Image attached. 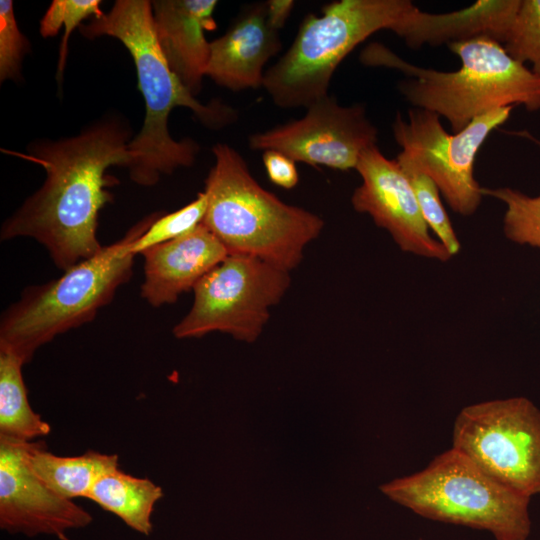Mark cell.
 Wrapping results in <instances>:
<instances>
[{"label":"cell","mask_w":540,"mask_h":540,"mask_svg":"<svg viewBox=\"0 0 540 540\" xmlns=\"http://www.w3.org/2000/svg\"><path fill=\"white\" fill-rule=\"evenodd\" d=\"M130 135L116 118H106L76 136L37 141L28 154L9 152L42 166L46 178L4 221L1 239L36 240L63 272L100 251L98 216L113 198L107 187L117 182L106 171L130 166Z\"/></svg>","instance_id":"cell-1"},{"label":"cell","mask_w":540,"mask_h":540,"mask_svg":"<svg viewBox=\"0 0 540 540\" xmlns=\"http://www.w3.org/2000/svg\"><path fill=\"white\" fill-rule=\"evenodd\" d=\"M80 31L87 38L118 39L135 63L146 115L140 132L129 143L133 160L128 170L133 182L151 186L162 175L194 163L198 144L192 139L176 141L169 134L168 117L175 107L190 109L210 128L236 118V112L222 103H200L170 69L156 37L151 1L117 0L108 13L92 18Z\"/></svg>","instance_id":"cell-2"},{"label":"cell","mask_w":540,"mask_h":540,"mask_svg":"<svg viewBox=\"0 0 540 540\" xmlns=\"http://www.w3.org/2000/svg\"><path fill=\"white\" fill-rule=\"evenodd\" d=\"M447 47L460 59L455 71L413 65L377 42L362 50L360 61L404 73L408 78L398 83V90L405 100L444 117L453 133L494 109L520 104L528 111L540 110V78L500 42L478 37Z\"/></svg>","instance_id":"cell-3"},{"label":"cell","mask_w":540,"mask_h":540,"mask_svg":"<svg viewBox=\"0 0 540 540\" xmlns=\"http://www.w3.org/2000/svg\"><path fill=\"white\" fill-rule=\"evenodd\" d=\"M212 152L202 224L228 254L255 256L287 271L296 268L305 247L320 235L323 219L265 190L233 147L218 143Z\"/></svg>","instance_id":"cell-4"},{"label":"cell","mask_w":540,"mask_h":540,"mask_svg":"<svg viewBox=\"0 0 540 540\" xmlns=\"http://www.w3.org/2000/svg\"><path fill=\"white\" fill-rule=\"evenodd\" d=\"M152 218L153 214L141 220L123 238L103 246L59 278L26 287L1 316L0 351L26 364L41 346L92 321L131 278L135 256L129 245Z\"/></svg>","instance_id":"cell-5"},{"label":"cell","mask_w":540,"mask_h":540,"mask_svg":"<svg viewBox=\"0 0 540 540\" xmlns=\"http://www.w3.org/2000/svg\"><path fill=\"white\" fill-rule=\"evenodd\" d=\"M415 5L409 0H338L308 14L289 49L265 70L262 87L275 105L305 107L328 95L345 57L373 33L393 31Z\"/></svg>","instance_id":"cell-6"},{"label":"cell","mask_w":540,"mask_h":540,"mask_svg":"<svg viewBox=\"0 0 540 540\" xmlns=\"http://www.w3.org/2000/svg\"><path fill=\"white\" fill-rule=\"evenodd\" d=\"M380 489L422 517L485 530L496 540H527L530 535V497L495 481L454 448Z\"/></svg>","instance_id":"cell-7"},{"label":"cell","mask_w":540,"mask_h":540,"mask_svg":"<svg viewBox=\"0 0 540 540\" xmlns=\"http://www.w3.org/2000/svg\"><path fill=\"white\" fill-rule=\"evenodd\" d=\"M289 271L261 258L228 254L193 289L190 311L173 328L179 339L219 331L252 343L290 286Z\"/></svg>","instance_id":"cell-8"},{"label":"cell","mask_w":540,"mask_h":540,"mask_svg":"<svg viewBox=\"0 0 540 540\" xmlns=\"http://www.w3.org/2000/svg\"><path fill=\"white\" fill-rule=\"evenodd\" d=\"M500 484L531 497L540 493V410L524 397L464 407L453 446Z\"/></svg>","instance_id":"cell-9"},{"label":"cell","mask_w":540,"mask_h":540,"mask_svg":"<svg viewBox=\"0 0 540 540\" xmlns=\"http://www.w3.org/2000/svg\"><path fill=\"white\" fill-rule=\"evenodd\" d=\"M513 108L484 113L453 134L433 112L412 107L407 120L397 113L392 130L402 148L398 155L434 181L454 212L470 216L483 197L474 177L476 155L490 133L508 120Z\"/></svg>","instance_id":"cell-10"},{"label":"cell","mask_w":540,"mask_h":540,"mask_svg":"<svg viewBox=\"0 0 540 540\" xmlns=\"http://www.w3.org/2000/svg\"><path fill=\"white\" fill-rule=\"evenodd\" d=\"M305 115L249 137L252 150L280 151L295 162L332 169H356L364 150L377 145L378 130L360 103L342 106L327 95Z\"/></svg>","instance_id":"cell-11"},{"label":"cell","mask_w":540,"mask_h":540,"mask_svg":"<svg viewBox=\"0 0 540 540\" xmlns=\"http://www.w3.org/2000/svg\"><path fill=\"white\" fill-rule=\"evenodd\" d=\"M33 442L0 437V528L28 537L55 536L85 528L92 515L51 490L33 471Z\"/></svg>","instance_id":"cell-12"},{"label":"cell","mask_w":540,"mask_h":540,"mask_svg":"<svg viewBox=\"0 0 540 540\" xmlns=\"http://www.w3.org/2000/svg\"><path fill=\"white\" fill-rule=\"evenodd\" d=\"M355 170L362 178L351 198L357 212L370 215L405 252L443 262L451 258L430 235L409 179L396 160L386 158L375 145L363 151Z\"/></svg>","instance_id":"cell-13"},{"label":"cell","mask_w":540,"mask_h":540,"mask_svg":"<svg viewBox=\"0 0 540 540\" xmlns=\"http://www.w3.org/2000/svg\"><path fill=\"white\" fill-rule=\"evenodd\" d=\"M281 46L279 31L268 22L265 2L249 4L224 35L210 42L205 76L232 91L258 88L266 63Z\"/></svg>","instance_id":"cell-14"},{"label":"cell","mask_w":540,"mask_h":540,"mask_svg":"<svg viewBox=\"0 0 540 540\" xmlns=\"http://www.w3.org/2000/svg\"><path fill=\"white\" fill-rule=\"evenodd\" d=\"M140 294L153 307L172 304L218 265L228 251L203 224L144 253Z\"/></svg>","instance_id":"cell-15"},{"label":"cell","mask_w":540,"mask_h":540,"mask_svg":"<svg viewBox=\"0 0 540 540\" xmlns=\"http://www.w3.org/2000/svg\"><path fill=\"white\" fill-rule=\"evenodd\" d=\"M215 0L152 1L156 37L173 73L192 95L200 92L210 56L206 31L216 27Z\"/></svg>","instance_id":"cell-16"},{"label":"cell","mask_w":540,"mask_h":540,"mask_svg":"<svg viewBox=\"0 0 540 540\" xmlns=\"http://www.w3.org/2000/svg\"><path fill=\"white\" fill-rule=\"evenodd\" d=\"M522 0H478L446 13L424 12L414 6L393 31L412 49L489 37L504 43Z\"/></svg>","instance_id":"cell-17"},{"label":"cell","mask_w":540,"mask_h":540,"mask_svg":"<svg viewBox=\"0 0 540 540\" xmlns=\"http://www.w3.org/2000/svg\"><path fill=\"white\" fill-rule=\"evenodd\" d=\"M34 473L55 493L73 500L86 498L105 474L119 468L117 454L88 450L78 456H58L42 440L34 441L30 453Z\"/></svg>","instance_id":"cell-18"},{"label":"cell","mask_w":540,"mask_h":540,"mask_svg":"<svg viewBox=\"0 0 540 540\" xmlns=\"http://www.w3.org/2000/svg\"><path fill=\"white\" fill-rule=\"evenodd\" d=\"M163 496L162 488L149 478L135 477L116 468L94 484L86 499L117 516L132 530L149 536L154 507Z\"/></svg>","instance_id":"cell-19"},{"label":"cell","mask_w":540,"mask_h":540,"mask_svg":"<svg viewBox=\"0 0 540 540\" xmlns=\"http://www.w3.org/2000/svg\"><path fill=\"white\" fill-rule=\"evenodd\" d=\"M23 365L15 355L0 351V437L31 442L48 435L51 427L29 403Z\"/></svg>","instance_id":"cell-20"},{"label":"cell","mask_w":540,"mask_h":540,"mask_svg":"<svg viewBox=\"0 0 540 540\" xmlns=\"http://www.w3.org/2000/svg\"><path fill=\"white\" fill-rule=\"evenodd\" d=\"M525 136L540 147V140L528 133ZM482 194L506 204L503 230L509 240L540 248V195L531 197L509 187H482Z\"/></svg>","instance_id":"cell-21"},{"label":"cell","mask_w":540,"mask_h":540,"mask_svg":"<svg viewBox=\"0 0 540 540\" xmlns=\"http://www.w3.org/2000/svg\"><path fill=\"white\" fill-rule=\"evenodd\" d=\"M207 197L202 191L196 199L181 209L167 213H154L150 224L130 243L129 251L136 256L148 249L182 237L202 224Z\"/></svg>","instance_id":"cell-22"},{"label":"cell","mask_w":540,"mask_h":540,"mask_svg":"<svg viewBox=\"0 0 540 540\" xmlns=\"http://www.w3.org/2000/svg\"><path fill=\"white\" fill-rule=\"evenodd\" d=\"M395 160L409 179L428 227L436 234L451 256L457 254L461 247L460 241L442 204L437 185L401 156L397 155Z\"/></svg>","instance_id":"cell-23"},{"label":"cell","mask_w":540,"mask_h":540,"mask_svg":"<svg viewBox=\"0 0 540 540\" xmlns=\"http://www.w3.org/2000/svg\"><path fill=\"white\" fill-rule=\"evenodd\" d=\"M99 0H53L40 21V34L42 37H53L57 35L60 28L64 26V35L59 49V59L57 67L58 79L62 77L68 55V41L71 32L80 23L92 16L101 17L104 12L100 9Z\"/></svg>","instance_id":"cell-24"},{"label":"cell","mask_w":540,"mask_h":540,"mask_svg":"<svg viewBox=\"0 0 540 540\" xmlns=\"http://www.w3.org/2000/svg\"><path fill=\"white\" fill-rule=\"evenodd\" d=\"M515 60L529 62L540 78V0H522L516 18L502 44Z\"/></svg>","instance_id":"cell-25"},{"label":"cell","mask_w":540,"mask_h":540,"mask_svg":"<svg viewBox=\"0 0 540 540\" xmlns=\"http://www.w3.org/2000/svg\"><path fill=\"white\" fill-rule=\"evenodd\" d=\"M29 42L20 32L11 0L0 1V80L16 79Z\"/></svg>","instance_id":"cell-26"},{"label":"cell","mask_w":540,"mask_h":540,"mask_svg":"<svg viewBox=\"0 0 540 540\" xmlns=\"http://www.w3.org/2000/svg\"><path fill=\"white\" fill-rule=\"evenodd\" d=\"M262 159L267 176L272 183L284 189H292L297 185L298 171L295 161L289 156L280 151L266 150Z\"/></svg>","instance_id":"cell-27"},{"label":"cell","mask_w":540,"mask_h":540,"mask_svg":"<svg viewBox=\"0 0 540 540\" xmlns=\"http://www.w3.org/2000/svg\"><path fill=\"white\" fill-rule=\"evenodd\" d=\"M266 4V14L270 25L280 31L288 20L295 2L292 0H268Z\"/></svg>","instance_id":"cell-28"}]
</instances>
